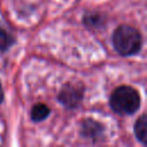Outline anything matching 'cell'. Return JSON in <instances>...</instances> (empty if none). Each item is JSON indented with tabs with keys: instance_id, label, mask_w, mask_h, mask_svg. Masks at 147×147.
<instances>
[{
	"instance_id": "6da1fadb",
	"label": "cell",
	"mask_w": 147,
	"mask_h": 147,
	"mask_svg": "<svg viewBox=\"0 0 147 147\" xmlns=\"http://www.w3.org/2000/svg\"><path fill=\"white\" fill-rule=\"evenodd\" d=\"M141 42L142 39L139 31L129 25L118 26L113 34L114 47L123 56H130L138 53Z\"/></svg>"
},
{
	"instance_id": "7a4b0ae2",
	"label": "cell",
	"mask_w": 147,
	"mask_h": 147,
	"mask_svg": "<svg viewBox=\"0 0 147 147\" xmlns=\"http://www.w3.org/2000/svg\"><path fill=\"white\" fill-rule=\"evenodd\" d=\"M109 105L117 114H133L140 107V96L133 87L119 86L113 92Z\"/></svg>"
},
{
	"instance_id": "3957f363",
	"label": "cell",
	"mask_w": 147,
	"mask_h": 147,
	"mask_svg": "<svg viewBox=\"0 0 147 147\" xmlns=\"http://www.w3.org/2000/svg\"><path fill=\"white\" fill-rule=\"evenodd\" d=\"M83 90L84 88L80 84L69 83L62 87V90L59 94V100L64 107H67L69 109L76 108L83 99V95H84Z\"/></svg>"
},
{
	"instance_id": "277c9868",
	"label": "cell",
	"mask_w": 147,
	"mask_h": 147,
	"mask_svg": "<svg viewBox=\"0 0 147 147\" xmlns=\"http://www.w3.org/2000/svg\"><path fill=\"white\" fill-rule=\"evenodd\" d=\"M101 131H102V126L93 119L88 118L84 121V123L82 124V134H84L85 137H92L94 139L100 134Z\"/></svg>"
},
{
	"instance_id": "5b68a950",
	"label": "cell",
	"mask_w": 147,
	"mask_h": 147,
	"mask_svg": "<svg viewBox=\"0 0 147 147\" xmlns=\"http://www.w3.org/2000/svg\"><path fill=\"white\" fill-rule=\"evenodd\" d=\"M134 133L137 139L142 144L146 145V138H147V119L145 115H141L139 119L134 124Z\"/></svg>"
},
{
	"instance_id": "8992f818",
	"label": "cell",
	"mask_w": 147,
	"mask_h": 147,
	"mask_svg": "<svg viewBox=\"0 0 147 147\" xmlns=\"http://www.w3.org/2000/svg\"><path fill=\"white\" fill-rule=\"evenodd\" d=\"M49 113H51V110H49V108H48L46 105H44V103H38V105H36V106L32 108V110H31V118H32L34 122H40V121L45 119V118L49 115Z\"/></svg>"
},
{
	"instance_id": "52a82bcc",
	"label": "cell",
	"mask_w": 147,
	"mask_h": 147,
	"mask_svg": "<svg viewBox=\"0 0 147 147\" xmlns=\"http://www.w3.org/2000/svg\"><path fill=\"white\" fill-rule=\"evenodd\" d=\"M13 42H14V38L8 32H6L0 25V51H6L8 47H10Z\"/></svg>"
},
{
	"instance_id": "ba28073f",
	"label": "cell",
	"mask_w": 147,
	"mask_h": 147,
	"mask_svg": "<svg viewBox=\"0 0 147 147\" xmlns=\"http://www.w3.org/2000/svg\"><path fill=\"white\" fill-rule=\"evenodd\" d=\"M3 100V92H2V87H1V84H0V103L2 102Z\"/></svg>"
}]
</instances>
